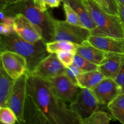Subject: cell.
<instances>
[{
	"label": "cell",
	"mask_w": 124,
	"mask_h": 124,
	"mask_svg": "<svg viewBox=\"0 0 124 124\" xmlns=\"http://www.w3.org/2000/svg\"><path fill=\"white\" fill-rule=\"evenodd\" d=\"M28 74L27 94L48 124H81L77 114L54 93L47 80Z\"/></svg>",
	"instance_id": "obj_1"
},
{
	"label": "cell",
	"mask_w": 124,
	"mask_h": 124,
	"mask_svg": "<svg viewBox=\"0 0 124 124\" xmlns=\"http://www.w3.org/2000/svg\"><path fill=\"white\" fill-rule=\"evenodd\" d=\"M4 51L16 52L25 57L27 61V73H31L38 64L50 54L44 39L31 43L22 39L15 32L0 35V53Z\"/></svg>",
	"instance_id": "obj_2"
},
{
	"label": "cell",
	"mask_w": 124,
	"mask_h": 124,
	"mask_svg": "<svg viewBox=\"0 0 124 124\" xmlns=\"http://www.w3.org/2000/svg\"><path fill=\"white\" fill-rule=\"evenodd\" d=\"M6 15L13 17L23 14L42 31L43 39L46 42L54 40V19L48 11H43L35 4L34 0H19L8 4L4 11Z\"/></svg>",
	"instance_id": "obj_3"
},
{
	"label": "cell",
	"mask_w": 124,
	"mask_h": 124,
	"mask_svg": "<svg viewBox=\"0 0 124 124\" xmlns=\"http://www.w3.org/2000/svg\"><path fill=\"white\" fill-rule=\"evenodd\" d=\"M97 27L91 31L93 35H108L124 38V24L119 15L104 10L94 0H82Z\"/></svg>",
	"instance_id": "obj_4"
},
{
	"label": "cell",
	"mask_w": 124,
	"mask_h": 124,
	"mask_svg": "<svg viewBox=\"0 0 124 124\" xmlns=\"http://www.w3.org/2000/svg\"><path fill=\"white\" fill-rule=\"evenodd\" d=\"M28 74L15 80L6 106L10 108L15 113L18 123L25 124L24 108L27 94Z\"/></svg>",
	"instance_id": "obj_5"
},
{
	"label": "cell",
	"mask_w": 124,
	"mask_h": 124,
	"mask_svg": "<svg viewBox=\"0 0 124 124\" xmlns=\"http://www.w3.org/2000/svg\"><path fill=\"white\" fill-rule=\"evenodd\" d=\"M54 40L56 41H67L81 44L87 41L92 35L87 28L73 25L66 21L54 19Z\"/></svg>",
	"instance_id": "obj_6"
},
{
	"label": "cell",
	"mask_w": 124,
	"mask_h": 124,
	"mask_svg": "<svg viewBox=\"0 0 124 124\" xmlns=\"http://www.w3.org/2000/svg\"><path fill=\"white\" fill-rule=\"evenodd\" d=\"M100 105L92 90L81 88L76 99L70 104L69 107L77 114L82 121L98 110Z\"/></svg>",
	"instance_id": "obj_7"
},
{
	"label": "cell",
	"mask_w": 124,
	"mask_h": 124,
	"mask_svg": "<svg viewBox=\"0 0 124 124\" xmlns=\"http://www.w3.org/2000/svg\"><path fill=\"white\" fill-rule=\"evenodd\" d=\"M2 67L7 75L16 80L27 72V61L25 57L16 52L4 51L0 53Z\"/></svg>",
	"instance_id": "obj_8"
},
{
	"label": "cell",
	"mask_w": 124,
	"mask_h": 124,
	"mask_svg": "<svg viewBox=\"0 0 124 124\" xmlns=\"http://www.w3.org/2000/svg\"><path fill=\"white\" fill-rule=\"evenodd\" d=\"M13 27L15 32L27 42L36 43L43 39L42 30L23 14L19 13L13 16Z\"/></svg>",
	"instance_id": "obj_9"
},
{
	"label": "cell",
	"mask_w": 124,
	"mask_h": 124,
	"mask_svg": "<svg viewBox=\"0 0 124 124\" xmlns=\"http://www.w3.org/2000/svg\"><path fill=\"white\" fill-rule=\"evenodd\" d=\"M54 93L66 103L72 102L81 88L71 82L64 74L47 79Z\"/></svg>",
	"instance_id": "obj_10"
},
{
	"label": "cell",
	"mask_w": 124,
	"mask_h": 124,
	"mask_svg": "<svg viewBox=\"0 0 124 124\" xmlns=\"http://www.w3.org/2000/svg\"><path fill=\"white\" fill-rule=\"evenodd\" d=\"M65 70V67L59 60L56 54L52 53L44 58L31 73L47 80L64 74Z\"/></svg>",
	"instance_id": "obj_11"
},
{
	"label": "cell",
	"mask_w": 124,
	"mask_h": 124,
	"mask_svg": "<svg viewBox=\"0 0 124 124\" xmlns=\"http://www.w3.org/2000/svg\"><path fill=\"white\" fill-rule=\"evenodd\" d=\"M92 90L100 105L105 106H107L119 94L122 93L121 88L115 79L106 77Z\"/></svg>",
	"instance_id": "obj_12"
},
{
	"label": "cell",
	"mask_w": 124,
	"mask_h": 124,
	"mask_svg": "<svg viewBox=\"0 0 124 124\" xmlns=\"http://www.w3.org/2000/svg\"><path fill=\"white\" fill-rule=\"evenodd\" d=\"M87 41L108 53L124 54V38L108 35H91Z\"/></svg>",
	"instance_id": "obj_13"
},
{
	"label": "cell",
	"mask_w": 124,
	"mask_h": 124,
	"mask_svg": "<svg viewBox=\"0 0 124 124\" xmlns=\"http://www.w3.org/2000/svg\"><path fill=\"white\" fill-rule=\"evenodd\" d=\"M124 62V54L108 53L106 59L98 65V70L106 78L115 79Z\"/></svg>",
	"instance_id": "obj_14"
},
{
	"label": "cell",
	"mask_w": 124,
	"mask_h": 124,
	"mask_svg": "<svg viewBox=\"0 0 124 124\" xmlns=\"http://www.w3.org/2000/svg\"><path fill=\"white\" fill-rule=\"evenodd\" d=\"M76 54L98 65H100L108 55V53L96 48L87 41L78 45Z\"/></svg>",
	"instance_id": "obj_15"
},
{
	"label": "cell",
	"mask_w": 124,
	"mask_h": 124,
	"mask_svg": "<svg viewBox=\"0 0 124 124\" xmlns=\"http://www.w3.org/2000/svg\"><path fill=\"white\" fill-rule=\"evenodd\" d=\"M62 2L68 4L79 16L81 23L84 27L90 31L94 30L97 27L92 16L82 2V0H62Z\"/></svg>",
	"instance_id": "obj_16"
},
{
	"label": "cell",
	"mask_w": 124,
	"mask_h": 124,
	"mask_svg": "<svg viewBox=\"0 0 124 124\" xmlns=\"http://www.w3.org/2000/svg\"><path fill=\"white\" fill-rule=\"evenodd\" d=\"M105 78V76L98 70L83 71L78 77V85L81 88L92 90Z\"/></svg>",
	"instance_id": "obj_17"
},
{
	"label": "cell",
	"mask_w": 124,
	"mask_h": 124,
	"mask_svg": "<svg viewBox=\"0 0 124 124\" xmlns=\"http://www.w3.org/2000/svg\"><path fill=\"white\" fill-rule=\"evenodd\" d=\"M14 81L0 66V104L2 106H6Z\"/></svg>",
	"instance_id": "obj_18"
},
{
	"label": "cell",
	"mask_w": 124,
	"mask_h": 124,
	"mask_svg": "<svg viewBox=\"0 0 124 124\" xmlns=\"http://www.w3.org/2000/svg\"><path fill=\"white\" fill-rule=\"evenodd\" d=\"M107 107L113 118L124 124V93L119 94Z\"/></svg>",
	"instance_id": "obj_19"
},
{
	"label": "cell",
	"mask_w": 124,
	"mask_h": 124,
	"mask_svg": "<svg viewBox=\"0 0 124 124\" xmlns=\"http://www.w3.org/2000/svg\"><path fill=\"white\" fill-rule=\"evenodd\" d=\"M79 44L67 41H54L46 42V49L50 53H57L59 52H71L76 54Z\"/></svg>",
	"instance_id": "obj_20"
},
{
	"label": "cell",
	"mask_w": 124,
	"mask_h": 124,
	"mask_svg": "<svg viewBox=\"0 0 124 124\" xmlns=\"http://www.w3.org/2000/svg\"><path fill=\"white\" fill-rule=\"evenodd\" d=\"M112 119L111 114L98 110L82 119L81 124H108Z\"/></svg>",
	"instance_id": "obj_21"
},
{
	"label": "cell",
	"mask_w": 124,
	"mask_h": 124,
	"mask_svg": "<svg viewBox=\"0 0 124 124\" xmlns=\"http://www.w3.org/2000/svg\"><path fill=\"white\" fill-rule=\"evenodd\" d=\"M73 64L76 65L80 70L83 71H89L96 70L98 69V65L94 64L85 59L83 57L75 54Z\"/></svg>",
	"instance_id": "obj_22"
},
{
	"label": "cell",
	"mask_w": 124,
	"mask_h": 124,
	"mask_svg": "<svg viewBox=\"0 0 124 124\" xmlns=\"http://www.w3.org/2000/svg\"><path fill=\"white\" fill-rule=\"evenodd\" d=\"M63 8L65 16V21L73 25L84 27L76 12L68 4L63 2Z\"/></svg>",
	"instance_id": "obj_23"
},
{
	"label": "cell",
	"mask_w": 124,
	"mask_h": 124,
	"mask_svg": "<svg viewBox=\"0 0 124 124\" xmlns=\"http://www.w3.org/2000/svg\"><path fill=\"white\" fill-rule=\"evenodd\" d=\"M18 122L14 111L7 106L0 107V123L4 124H14Z\"/></svg>",
	"instance_id": "obj_24"
},
{
	"label": "cell",
	"mask_w": 124,
	"mask_h": 124,
	"mask_svg": "<svg viewBox=\"0 0 124 124\" xmlns=\"http://www.w3.org/2000/svg\"><path fill=\"white\" fill-rule=\"evenodd\" d=\"M94 1L108 13L119 15L118 2L116 0H94Z\"/></svg>",
	"instance_id": "obj_25"
},
{
	"label": "cell",
	"mask_w": 124,
	"mask_h": 124,
	"mask_svg": "<svg viewBox=\"0 0 124 124\" xmlns=\"http://www.w3.org/2000/svg\"><path fill=\"white\" fill-rule=\"evenodd\" d=\"M56 54V56L59 60L61 62L62 64L65 67L70 66L73 63L75 53L71 52H67V51L62 52H62H58Z\"/></svg>",
	"instance_id": "obj_26"
},
{
	"label": "cell",
	"mask_w": 124,
	"mask_h": 124,
	"mask_svg": "<svg viewBox=\"0 0 124 124\" xmlns=\"http://www.w3.org/2000/svg\"><path fill=\"white\" fill-rule=\"evenodd\" d=\"M81 72H82V71L78 67L72 64L68 67H65L64 75H66L71 82L78 85V77Z\"/></svg>",
	"instance_id": "obj_27"
},
{
	"label": "cell",
	"mask_w": 124,
	"mask_h": 124,
	"mask_svg": "<svg viewBox=\"0 0 124 124\" xmlns=\"http://www.w3.org/2000/svg\"><path fill=\"white\" fill-rule=\"evenodd\" d=\"M13 33H15V31L12 25L0 21V35H10Z\"/></svg>",
	"instance_id": "obj_28"
},
{
	"label": "cell",
	"mask_w": 124,
	"mask_h": 124,
	"mask_svg": "<svg viewBox=\"0 0 124 124\" xmlns=\"http://www.w3.org/2000/svg\"><path fill=\"white\" fill-rule=\"evenodd\" d=\"M115 81L117 82V83L121 88L122 93H124V62L123 65H122L119 73L115 79Z\"/></svg>",
	"instance_id": "obj_29"
},
{
	"label": "cell",
	"mask_w": 124,
	"mask_h": 124,
	"mask_svg": "<svg viewBox=\"0 0 124 124\" xmlns=\"http://www.w3.org/2000/svg\"><path fill=\"white\" fill-rule=\"evenodd\" d=\"M0 21L13 26V17L7 15L4 12H0Z\"/></svg>",
	"instance_id": "obj_30"
},
{
	"label": "cell",
	"mask_w": 124,
	"mask_h": 124,
	"mask_svg": "<svg viewBox=\"0 0 124 124\" xmlns=\"http://www.w3.org/2000/svg\"><path fill=\"white\" fill-rule=\"evenodd\" d=\"M50 0H34L35 4L38 7L43 11H47L48 10V4Z\"/></svg>",
	"instance_id": "obj_31"
},
{
	"label": "cell",
	"mask_w": 124,
	"mask_h": 124,
	"mask_svg": "<svg viewBox=\"0 0 124 124\" xmlns=\"http://www.w3.org/2000/svg\"><path fill=\"white\" fill-rule=\"evenodd\" d=\"M118 5H119V16L124 24V6L120 3H118Z\"/></svg>",
	"instance_id": "obj_32"
},
{
	"label": "cell",
	"mask_w": 124,
	"mask_h": 124,
	"mask_svg": "<svg viewBox=\"0 0 124 124\" xmlns=\"http://www.w3.org/2000/svg\"><path fill=\"white\" fill-rule=\"evenodd\" d=\"M8 4L9 3L4 1V0H0V12H4V10L6 9V7L8 6Z\"/></svg>",
	"instance_id": "obj_33"
},
{
	"label": "cell",
	"mask_w": 124,
	"mask_h": 124,
	"mask_svg": "<svg viewBox=\"0 0 124 124\" xmlns=\"http://www.w3.org/2000/svg\"><path fill=\"white\" fill-rule=\"evenodd\" d=\"M4 1H6V2H7L9 4H12V3H15V2H17V1H18L19 0H4Z\"/></svg>",
	"instance_id": "obj_34"
},
{
	"label": "cell",
	"mask_w": 124,
	"mask_h": 124,
	"mask_svg": "<svg viewBox=\"0 0 124 124\" xmlns=\"http://www.w3.org/2000/svg\"><path fill=\"white\" fill-rule=\"evenodd\" d=\"M116 1H117V2H118V3L124 5V0H116Z\"/></svg>",
	"instance_id": "obj_35"
},
{
	"label": "cell",
	"mask_w": 124,
	"mask_h": 124,
	"mask_svg": "<svg viewBox=\"0 0 124 124\" xmlns=\"http://www.w3.org/2000/svg\"><path fill=\"white\" fill-rule=\"evenodd\" d=\"M1 57H0V66H1Z\"/></svg>",
	"instance_id": "obj_36"
},
{
	"label": "cell",
	"mask_w": 124,
	"mask_h": 124,
	"mask_svg": "<svg viewBox=\"0 0 124 124\" xmlns=\"http://www.w3.org/2000/svg\"><path fill=\"white\" fill-rule=\"evenodd\" d=\"M1 106H2V105H1V104H0V107H1Z\"/></svg>",
	"instance_id": "obj_37"
}]
</instances>
